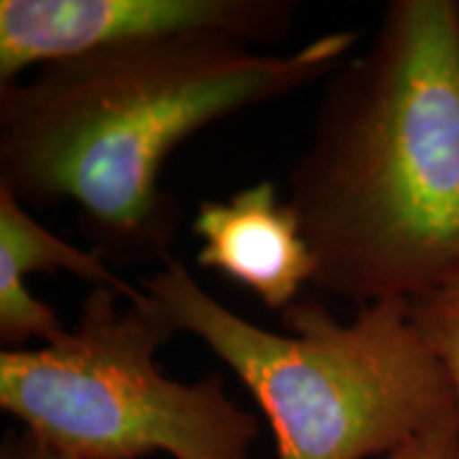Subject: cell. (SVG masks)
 I'll return each instance as SVG.
<instances>
[{"instance_id": "6da1fadb", "label": "cell", "mask_w": 459, "mask_h": 459, "mask_svg": "<svg viewBox=\"0 0 459 459\" xmlns=\"http://www.w3.org/2000/svg\"><path fill=\"white\" fill-rule=\"evenodd\" d=\"M358 32L274 56L213 37L166 39L54 62L0 85V186L24 206L73 203L108 266L170 260L179 200L166 160L189 136L245 108L328 79Z\"/></svg>"}, {"instance_id": "7a4b0ae2", "label": "cell", "mask_w": 459, "mask_h": 459, "mask_svg": "<svg viewBox=\"0 0 459 459\" xmlns=\"http://www.w3.org/2000/svg\"><path fill=\"white\" fill-rule=\"evenodd\" d=\"M313 285L412 300L459 273V0H392L325 79L290 198Z\"/></svg>"}, {"instance_id": "3957f363", "label": "cell", "mask_w": 459, "mask_h": 459, "mask_svg": "<svg viewBox=\"0 0 459 459\" xmlns=\"http://www.w3.org/2000/svg\"><path fill=\"white\" fill-rule=\"evenodd\" d=\"M139 287L243 381L277 459H377L459 426L451 381L417 334L409 300L364 304L341 324L324 302L300 298L281 313L279 334L217 302L172 257Z\"/></svg>"}, {"instance_id": "277c9868", "label": "cell", "mask_w": 459, "mask_h": 459, "mask_svg": "<svg viewBox=\"0 0 459 459\" xmlns=\"http://www.w3.org/2000/svg\"><path fill=\"white\" fill-rule=\"evenodd\" d=\"M177 334L147 294L91 287L77 325L39 349L0 351V406L39 443L71 459H251L257 419L223 378L164 377L156 353Z\"/></svg>"}, {"instance_id": "5b68a950", "label": "cell", "mask_w": 459, "mask_h": 459, "mask_svg": "<svg viewBox=\"0 0 459 459\" xmlns=\"http://www.w3.org/2000/svg\"><path fill=\"white\" fill-rule=\"evenodd\" d=\"M294 15L287 0H0V85L68 57L166 39L273 43Z\"/></svg>"}, {"instance_id": "8992f818", "label": "cell", "mask_w": 459, "mask_h": 459, "mask_svg": "<svg viewBox=\"0 0 459 459\" xmlns=\"http://www.w3.org/2000/svg\"><path fill=\"white\" fill-rule=\"evenodd\" d=\"M203 240L198 264L247 287L273 311L283 313L313 285L315 257L290 200L273 181L232 194L226 203H200L192 223Z\"/></svg>"}, {"instance_id": "52a82bcc", "label": "cell", "mask_w": 459, "mask_h": 459, "mask_svg": "<svg viewBox=\"0 0 459 459\" xmlns=\"http://www.w3.org/2000/svg\"><path fill=\"white\" fill-rule=\"evenodd\" d=\"M71 273L94 287H111L126 300H141L145 291L130 285L94 249H82L49 232L9 187L0 186V342L3 349L43 344L66 332L48 302L28 290L32 273Z\"/></svg>"}, {"instance_id": "ba28073f", "label": "cell", "mask_w": 459, "mask_h": 459, "mask_svg": "<svg viewBox=\"0 0 459 459\" xmlns=\"http://www.w3.org/2000/svg\"><path fill=\"white\" fill-rule=\"evenodd\" d=\"M409 302L412 325L443 364L459 409V273Z\"/></svg>"}, {"instance_id": "9c48e42d", "label": "cell", "mask_w": 459, "mask_h": 459, "mask_svg": "<svg viewBox=\"0 0 459 459\" xmlns=\"http://www.w3.org/2000/svg\"><path fill=\"white\" fill-rule=\"evenodd\" d=\"M377 459H459V426L417 436Z\"/></svg>"}, {"instance_id": "30bf717a", "label": "cell", "mask_w": 459, "mask_h": 459, "mask_svg": "<svg viewBox=\"0 0 459 459\" xmlns=\"http://www.w3.org/2000/svg\"><path fill=\"white\" fill-rule=\"evenodd\" d=\"M11 459H71L62 453L49 449L48 445L39 443L34 436L24 432L11 446Z\"/></svg>"}]
</instances>
